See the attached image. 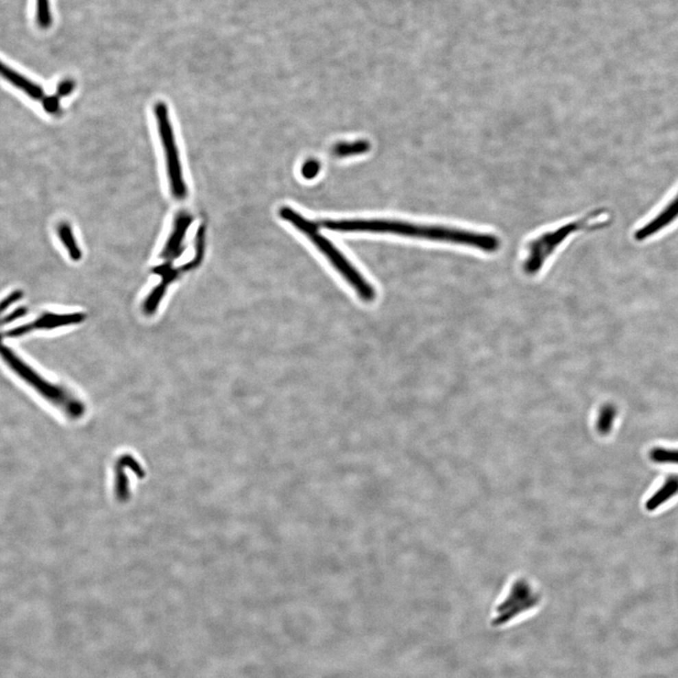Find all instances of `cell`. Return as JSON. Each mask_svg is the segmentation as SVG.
<instances>
[{
	"instance_id": "obj_1",
	"label": "cell",
	"mask_w": 678,
	"mask_h": 678,
	"mask_svg": "<svg viewBox=\"0 0 678 678\" xmlns=\"http://www.w3.org/2000/svg\"><path fill=\"white\" fill-rule=\"evenodd\" d=\"M317 224L319 228L332 231L394 234L408 238L471 247L486 253H495L500 247V239L491 234L443 226L389 220H322Z\"/></svg>"
},
{
	"instance_id": "obj_2",
	"label": "cell",
	"mask_w": 678,
	"mask_h": 678,
	"mask_svg": "<svg viewBox=\"0 0 678 678\" xmlns=\"http://www.w3.org/2000/svg\"><path fill=\"white\" fill-rule=\"evenodd\" d=\"M280 216L311 241L317 250L326 257L340 276L354 289L360 299L365 302H372L375 299V291L372 284L352 266L335 244L322 235L317 223L287 206L280 209Z\"/></svg>"
},
{
	"instance_id": "obj_3",
	"label": "cell",
	"mask_w": 678,
	"mask_h": 678,
	"mask_svg": "<svg viewBox=\"0 0 678 678\" xmlns=\"http://www.w3.org/2000/svg\"><path fill=\"white\" fill-rule=\"evenodd\" d=\"M0 357L11 367L12 372L16 373L30 387H34L47 402L62 410L67 417L77 420L84 415V403L80 402V399L64 387L52 384L44 379L39 373L20 359V357L14 354V350L4 344L1 337H0Z\"/></svg>"
},
{
	"instance_id": "obj_4",
	"label": "cell",
	"mask_w": 678,
	"mask_h": 678,
	"mask_svg": "<svg viewBox=\"0 0 678 678\" xmlns=\"http://www.w3.org/2000/svg\"><path fill=\"white\" fill-rule=\"evenodd\" d=\"M596 214H594V215L587 216L581 220L571 221V223L564 224L555 230L546 232L543 235L531 241V243H529L528 249H526L528 254H526L525 261H524V271L526 274L533 276L540 271L549 256L572 234L581 230H585L589 228H596L594 224L590 223L596 219Z\"/></svg>"
},
{
	"instance_id": "obj_5",
	"label": "cell",
	"mask_w": 678,
	"mask_h": 678,
	"mask_svg": "<svg viewBox=\"0 0 678 678\" xmlns=\"http://www.w3.org/2000/svg\"><path fill=\"white\" fill-rule=\"evenodd\" d=\"M155 116L161 143L165 153L171 194L176 199L181 200L186 196V186L184 180L182 166L179 160L178 145H176L175 133L171 128L167 105L162 102L157 103L155 106Z\"/></svg>"
},
{
	"instance_id": "obj_6",
	"label": "cell",
	"mask_w": 678,
	"mask_h": 678,
	"mask_svg": "<svg viewBox=\"0 0 678 678\" xmlns=\"http://www.w3.org/2000/svg\"><path fill=\"white\" fill-rule=\"evenodd\" d=\"M85 319L86 315L80 312L70 314L45 313L34 322L9 330L5 336L14 339L29 334L34 330H51L82 324Z\"/></svg>"
},
{
	"instance_id": "obj_7",
	"label": "cell",
	"mask_w": 678,
	"mask_h": 678,
	"mask_svg": "<svg viewBox=\"0 0 678 678\" xmlns=\"http://www.w3.org/2000/svg\"><path fill=\"white\" fill-rule=\"evenodd\" d=\"M191 221L193 218L186 213H180L175 217L173 231L171 232L167 243H165L160 254L161 258L165 259L168 263L176 261L183 254L184 241Z\"/></svg>"
},
{
	"instance_id": "obj_8",
	"label": "cell",
	"mask_w": 678,
	"mask_h": 678,
	"mask_svg": "<svg viewBox=\"0 0 678 678\" xmlns=\"http://www.w3.org/2000/svg\"><path fill=\"white\" fill-rule=\"evenodd\" d=\"M677 218H678V194L659 215L655 217L649 223L645 224L644 228L636 232L635 239L639 241H644V239L657 234V232L667 228Z\"/></svg>"
},
{
	"instance_id": "obj_9",
	"label": "cell",
	"mask_w": 678,
	"mask_h": 678,
	"mask_svg": "<svg viewBox=\"0 0 678 678\" xmlns=\"http://www.w3.org/2000/svg\"><path fill=\"white\" fill-rule=\"evenodd\" d=\"M0 77H3L7 82L19 88L22 92L26 93L32 99H44V90L40 85L35 84L32 80H27L24 75L19 72L7 66L0 60Z\"/></svg>"
},
{
	"instance_id": "obj_10",
	"label": "cell",
	"mask_w": 678,
	"mask_h": 678,
	"mask_svg": "<svg viewBox=\"0 0 678 678\" xmlns=\"http://www.w3.org/2000/svg\"><path fill=\"white\" fill-rule=\"evenodd\" d=\"M678 494V476H671L665 481L664 485L645 503V509L653 511L664 505Z\"/></svg>"
},
{
	"instance_id": "obj_11",
	"label": "cell",
	"mask_w": 678,
	"mask_h": 678,
	"mask_svg": "<svg viewBox=\"0 0 678 678\" xmlns=\"http://www.w3.org/2000/svg\"><path fill=\"white\" fill-rule=\"evenodd\" d=\"M58 235H59L60 241H62V244L66 248L70 258L74 261H80L82 256V251H80V247L77 245V241H75L74 234H73L69 224L65 223H60L59 228H58Z\"/></svg>"
},
{
	"instance_id": "obj_12",
	"label": "cell",
	"mask_w": 678,
	"mask_h": 678,
	"mask_svg": "<svg viewBox=\"0 0 678 678\" xmlns=\"http://www.w3.org/2000/svg\"><path fill=\"white\" fill-rule=\"evenodd\" d=\"M370 149V143L365 141H358L355 143H341L335 146L332 154L337 158L350 157L367 152Z\"/></svg>"
},
{
	"instance_id": "obj_13",
	"label": "cell",
	"mask_w": 678,
	"mask_h": 678,
	"mask_svg": "<svg viewBox=\"0 0 678 678\" xmlns=\"http://www.w3.org/2000/svg\"><path fill=\"white\" fill-rule=\"evenodd\" d=\"M615 417H616V409L614 405L606 404L602 407L597 420V430L601 435H607L611 432Z\"/></svg>"
},
{
	"instance_id": "obj_14",
	"label": "cell",
	"mask_w": 678,
	"mask_h": 678,
	"mask_svg": "<svg viewBox=\"0 0 678 678\" xmlns=\"http://www.w3.org/2000/svg\"><path fill=\"white\" fill-rule=\"evenodd\" d=\"M649 455L653 462L678 465V450L677 448H654L650 451Z\"/></svg>"
},
{
	"instance_id": "obj_15",
	"label": "cell",
	"mask_w": 678,
	"mask_h": 678,
	"mask_svg": "<svg viewBox=\"0 0 678 678\" xmlns=\"http://www.w3.org/2000/svg\"><path fill=\"white\" fill-rule=\"evenodd\" d=\"M36 22L41 29H49L51 26L49 0H36Z\"/></svg>"
},
{
	"instance_id": "obj_16",
	"label": "cell",
	"mask_w": 678,
	"mask_h": 678,
	"mask_svg": "<svg viewBox=\"0 0 678 678\" xmlns=\"http://www.w3.org/2000/svg\"><path fill=\"white\" fill-rule=\"evenodd\" d=\"M23 297H24V292L19 291H19H12L11 294H9L7 297H5V298L0 302V317H1V315L3 314L10 306H12V304H15V302H19V300L23 298Z\"/></svg>"
},
{
	"instance_id": "obj_17",
	"label": "cell",
	"mask_w": 678,
	"mask_h": 678,
	"mask_svg": "<svg viewBox=\"0 0 678 678\" xmlns=\"http://www.w3.org/2000/svg\"><path fill=\"white\" fill-rule=\"evenodd\" d=\"M27 314V307H19V308L14 310L11 314L7 315V316L0 319V326H5V325L11 324L12 322L17 321V319H21V317L26 316Z\"/></svg>"
},
{
	"instance_id": "obj_18",
	"label": "cell",
	"mask_w": 678,
	"mask_h": 678,
	"mask_svg": "<svg viewBox=\"0 0 678 678\" xmlns=\"http://www.w3.org/2000/svg\"><path fill=\"white\" fill-rule=\"evenodd\" d=\"M319 168H321V165H319V161L314 160L306 161L302 167V175L307 179L313 178L319 173Z\"/></svg>"
},
{
	"instance_id": "obj_19",
	"label": "cell",
	"mask_w": 678,
	"mask_h": 678,
	"mask_svg": "<svg viewBox=\"0 0 678 678\" xmlns=\"http://www.w3.org/2000/svg\"><path fill=\"white\" fill-rule=\"evenodd\" d=\"M44 108L50 114H56V113L60 112V97L59 95H55V97H45Z\"/></svg>"
},
{
	"instance_id": "obj_20",
	"label": "cell",
	"mask_w": 678,
	"mask_h": 678,
	"mask_svg": "<svg viewBox=\"0 0 678 678\" xmlns=\"http://www.w3.org/2000/svg\"><path fill=\"white\" fill-rule=\"evenodd\" d=\"M75 83L71 82V80H65V82L60 83L59 88H58V95L60 97H65V95H69L74 89Z\"/></svg>"
}]
</instances>
